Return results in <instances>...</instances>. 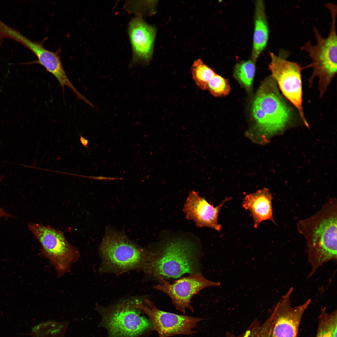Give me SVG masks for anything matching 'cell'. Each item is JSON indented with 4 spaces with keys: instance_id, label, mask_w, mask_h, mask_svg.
Listing matches in <instances>:
<instances>
[{
    "instance_id": "9c48e42d",
    "label": "cell",
    "mask_w": 337,
    "mask_h": 337,
    "mask_svg": "<svg viewBox=\"0 0 337 337\" xmlns=\"http://www.w3.org/2000/svg\"><path fill=\"white\" fill-rule=\"evenodd\" d=\"M158 279L160 283L155 286L154 288L168 296L176 309L184 314L187 309L194 312L191 301L195 295L207 287L220 285L219 282L207 279L200 272L181 278L172 284L162 278Z\"/></svg>"
},
{
    "instance_id": "7402d4cb",
    "label": "cell",
    "mask_w": 337,
    "mask_h": 337,
    "mask_svg": "<svg viewBox=\"0 0 337 337\" xmlns=\"http://www.w3.org/2000/svg\"><path fill=\"white\" fill-rule=\"evenodd\" d=\"M83 178L98 180H123V179L122 178H112L101 176H93L83 175Z\"/></svg>"
},
{
    "instance_id": "52a82bcc",
    "label": "cell",
    "mask_w": 337,
    "mask_h": 337,
    "mask_svg": "<svg viewBox=\"0 0 337 337\" xmlns=\"http://www.w3.org/2000/svg\"><path fill=\"white\" fill-rule=\"evenodd\" d=\"M136 305L120 303L104 312L103 322L111 337H138L152 328L149 320L142 316Z\"/></svg>"
},
{
    "instance_id": "5bb4252c",
    "label": "cell",
    "mask_w": 337,
    "mask_h": 337,
    "mask_svg": "<svg viewBox=\"0 0 337 337\" xmlns=\"http://www.w3.org/2000/svg\"><path fill=\"white\" fill-rule=\"evenodd\" d=\"M128 32L133 54L130 66L148 63L153 50L155 35L154 28L138 16L130 20Z\"/></svg>"
},
{
    "instance_id": "8992f818",
    "label": "cell",
    "mask_w": 337,
    "mask_h": 337,
    "mask_svg": "<svg viewBox=\"0 0 337 337\" xmlns=\"http://www.w3.org/2000/svg\"><path fill=\"white\" fill-rule=\"evenodd\" d=\"M105 261L110 266L121 270L132 269L141 265L146 266L150 252L131 242L125 235L107 228L100 246Z\"/></svg>"
},
{
    "instance_id": "cb8c5ba5",
    "label": "cell",
    "mask_w": 337,
    "mask_h": 337,
    "mask_svg": "<svg viewBox=\"0 0 337 337\" xmlns=\"http://www.w3.org/2000/svg\"><path fill=\"white\" fill-rule=\"evenodd\" d=\"M2 178V177L0 178V182L1 181ZM14 217L13 216L6 212L3 209L0 207V217Z\"/></svg>"
},
{
    "instance_id": "ffe728a7",
    "label": "cell",
    "mask_w": 337,
    "mask_h": 337,
    "mask_svg": "<svg viewBox=\"0 0 337 337\" xmlns=\"http://www.w3.org/2000/svg\"><path fill=\"white\" fill-rule=\"evenodd\" d=\"M231 86L228 80L216 73L207 85V90L215 97H223L230 93Z\"/></svg>"
},
{
    "instance_id": "7a4b0ae2",
    "label": "cell",
    "mask_w": 337,
    "mask_h": 337,
    "mask_svg": "<svg viewBox=\"0 0 337 337\" xmlns=\"http://www.w3.org/2000/svg\"><path fill=\"white\" fill-rule=\"evenodd\" d=\"M194 242L184 237L166 238L150 251L146 270L158 279L200 272L199 249Z\"/></svg>"
},
{
    "instance_id": "7c38bea8",
    "label": "cell",
    "mask_w": 337,
    "mask_h": 337,
    "mask_svg": "<svg viewBox=\"0 0 337 337\" xmlns=\"http://www.w3.org/2000/svg\"><path fill=\"white\" fill-rule=\"evenodd\" d=\"M291 287L281 298L274 311L275 319L271 337H297L303 315L311 301L295 307L291 305Z\"/></svg>"
},
{
    "instance_id": "4fadbf2b",
    "label": "cell",
    "mask_w": 337,
    "mask_h": 337,
    "mask_svg": "<svg viewBox=\"0 0 337 337\" xmlns=\"http://www.w3.org/2000/svg\"><path fill=\"white\" fill-rule=\"evenodd\" d=\"M232 199L231 197H226L218 206L214 207L200 196L198 192L191 190L183 211L187 219L193 220L198 227H210L219 232L222 228L218 222L219 212L223 205Z\"/></svg>"
},
{
    "instance_id": "6da1fadb",
    "label": "cell",
    "mask_w": 337,
    "mask_h": 337,
    "mask_svg": "<svg viewBox=\"0 0 337 337\" xmlns=\"http://www.w3.org/2000/svg\"><path fill=\"white\" fill-rule=\"evenodd\" d=\"M328 202L319 212L300 222L298 229L306 239L308 260L311 270L310 278L326 262L337 259L336 205Z\"/></svg>"
},
{
    "instance_id": "2e32d148",
    "label": "cell",
    "mask_w": 337,
    "mask_h": 337,
    "mask_svg": "<svg viewBox=\"0 0 337 337\" xmlns=\"http://www.w3.org/2000/svg\"><path fill=\"white\" fill-rule=\"evenodd\" d=\"M269 29L264 2L257 0L255 3L254 29L251 59L256 61L266 47L269 38Z\"/></svg>"
},
{
    "instance_id": "3957f363",
    "label": "cell",
    "mask_w": 337,
    "mask_h": 337,
    "mask_svg": "<svg viewBox=\"0 0 337 337\" xmlns=\"http://www.w3.org/2000/svg\"><path fill=\"white\" fill-rule=\"evenodd\" d=\"M277 86L271 76L262 82L255 96L251 107L253 127L248 132L255 139L282 130L291 120V111Z\"/></svg>"
},
{
    "instance_id": "603a6c76",
    "label": "cell",
    "mask_w": 337,
    "mask_h": 337,
    "mask_svg": "<svg viewBox=\"0 0 337 337\" xmlns=\"http://www.w3.org/2000/svg\"><path fill=\"white\" fill-rule=\"evenodd\" d=\"M80 140L81 143L84 147L86 148L88 150L89 141L81 134H80Z\"/></svg>"
},
{
    "instance_id": "ac0fdd59",
    "label": "cell",
    "mask_w": 337,
    "mask_h": 337,
    "mask_svg": "<svg viewBox=\"0 0 337 337\" xmlns=\"http://www.w3.org/2000/svg\"><path fill=\"white\" fill-rule=\"evenodd\" d=\"M192 78L196 85L200 89L206 90L208 83L216 74L210 67L200 59L195 61L191 69Z\"/></svg>"
},
{
    "instance_id": "484cf974",
    "label": "cell",
    "mask_w": 337,
    "mask_h": 337,
    "mask_svg": "<svg viewBox=\"0 0 337 337\" xmlns=\"http://www.w3.org/2000/svg\"><path fill=\"white\" fill-rule=\"evenodd\" d=\"M0 92H1V90H0Z\"/></svg>"
},
{
    "instance_id": "8fae6325",
    "label": "cell",
    "mask_w": 337,
    "mask_h": 337,
    "mask_svg": "<svg viewBox=\"0 0 337 337\" xmlns=\"http://www.w3.org/2000/svg\"><path fill=\"white\" fill-rule=\"evenodd\" d=\"M7 38L15 40L27 47L37 56V62L51 73L56 79L64 92V87L71 89L75 94L78 90L71 83L67 76L57 51H53L45 48L42 42H34L28 39L18 31L8 28L6 32Z\"/></svg>"
},
{
    "instance_id": "9a60e30c",
    "label": "cell",
    "mask_w": 337,
    "mask_h": 337,
    "mask_svg": "<svg viewBox=\"0 0 337 337\" xmlns=\"http://www.w3.org/2000/svg\"><path fill=\"white\" fill-rule=\"evenodd\" d=\"M272 199V194L265 188L247 195L243 198L242 207L250 212L255 228H257L261 222L266 220L276 223L273 215Z\"/></svg>"
},
{
    "instance_id": "e0dca14e",
    "label": "cell",
    "mask_w": 337,
    "mask_h": 337,
    "mask_svg": "<svg viewBox=\"0 0 337 337\" xmlns=\"http://www.w3.org/2000/svg\"><path fill=\"white\" fill-rule=\"evenodd\" d=\"M256 62L250 59L237 63L234 68L235 77L243 87L248 90L252 87L255 72Z\"/></svg>"
},
{
    "instance_id": "5b68a950",
    "label": "cell",
    "mask_w": 337,
    "mask_h": 337,
    "mask_svg": "<svg viewBox=\"0 0 337 337\" xmlns=\"http://www.w3.org/2000/svg\"><path fill=\"white\" fill-rule=\"evenodd\" d=\"M30 231L40 242L42 254L55 268L58 277L70 271L71 266L80 257L76 248L67 241L61 231L50 227L30 223Z\"/></svg>"
},
{
    "instance_id": "d6986e66",
    "label": "cell",
    "mask_w": 337,
    "mask_h": 337,
    "mask_svg": "<svg viewBox=\"0 0 337 337\" xmlns=\"http://www.w3.org/2000/svg\"><path fill=\"white\" fill-rule=\"evenodd\" d=\"M336 327V310L329 314L325 309H322L316 337H332Z\"/></svg>"
},
{
    "instance_id": "44dd1931",
    "label": "cell",
    "mask_w": 337,
    "mask_h": 337,
    "mask_svg": "<svg viewBox=\"0 0 337 337\" xmlns=\"http://www.w3.org/2000/svg\"><path fill=\"white\" fill-rule=\"evenodd\" d=\"M275 313L273 311L263 325L248 330L242 337H271Z\"/></svg>"
},
{
    "instance_id": "d4e9b609",
    "label": "cell",
    "mask_w": 337,
    "mask_h": 337,
    "mask_svg": "<svg viewBox=\"0 0 337 337\" xmlns=\"http://www.w3.org/2000/svg\"><path fill=\"white\" fill-rule=\"evenodd\" d=\"M332 337H337V327L334 331Z\"/></svg>"
},
{
    "instance_id": "ba28073f",
    "label": "cell",
    "mask_w": 337,
    "mask_h": 337,
    "mask_svg": "<svg viewBox=\"0 0 337 337\" xmlns=\"http://www.w3.org/2000/svg\"><path fill=\"white\" fill-rule=\"evenodd\" d=\"M269 65L271 76L284 95L296 108L305 124L308 126L302 105L301 68L297 63L289 61L282 56L270 52Z\"/></svg>"
},
{
    "instance_id": "277c9868",
    "label": "cell",
    "mask_w": 337,
    "mask_h": 337,
    "mask_svg": "<svg viewBox=\"0 0 337 337\" xmlns=\"http://www.w3.org/2000/svg\"><path fill=\"white\" fill-rule=\"evenodd\" d=\"M325 6L330 13L331 19L328 36L323 37L317 28L314 27L316 44L313 45L309 41L301 47V50L306 52L311 59L310 65L313 73L309 83L312 84L314 79L318 77L320 97L324 95L335 75L337 68V6L331 3H327Z\"/></svg>"
},
{
    "instance_id": "30bf717a",
    "label": "cell",
    "mask_w": 337,
    "mask_h": 337,
    "mask_svg": "<svg viewBox=\"0 0 337 337\" xmlns=\"http://www.w3.org/2000/svg\"><path fill=\"white\" fill-rule=\"evenodd\" d=\"M148 306L141 303L136 304L149 317L153 330L159 337H169L177 335H191L202 319L186 315H179L164 311L157 308L150 301L145 300Z\"/></svg>"
}]
</instances>
